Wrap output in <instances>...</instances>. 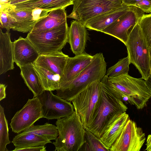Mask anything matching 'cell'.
<instances>
[{
	"label": "cell",
	"mask_w": 151,
	"mask_h": 151,
	"mask_svg": "<svg viewBox=\"0 0 151 151\" xmlns=\"http://www.w3.org/2000/svg\"><path fill=\"white\" fill-rule=\"evenodd\" d=\"M112 92L122 97L127 96L129 103L141 109L147 106V103L151 97V93L142 77H133L128 74L113 77L105 75L101 80Z\"/></svg>",
	"instance_id": "1"
},
{
	"label": "cell",
	"mask_w": 151,
	"mask_h": 151,
	"mask_svg": "<svg viewBox=\"0 0 151 151\" xmlns=\"http://www.w3.org/2000/svg\"><path fill=\"white\" fill-rule=\"evenodd\" d=\"M127 109L121 96L111 91L101 83L96 109L90 125L86 129L100 138L115 116L126 112Z\"/></svg>",
	"instance_id": "2"
},
{
	"label": "cell",
	"mask_w": 151,
	"mask_h": 151,
	"mask_svg": "<svg viewBox=\"0 0 151 151\" xmlns=\"http://www.w3.org/2000/svg\"><path fill=\"white\" fill-rule=\"evenodd\" d=\"M58 135L53 142L55 151H78L85 143V129L77 111L57 119Z\"/></svg>",
	"instance_id": "3"
},
{
	"label": "cell",
	"mask_w": 151,
	"mask_h": 151,
	"mask_svg": "<svg viewBox=\"0 0 151 151\" xmlns=\"http://www.w3.org/2000/svg\"><path fill=\"white\" fill-rule=\"evenodd\" d=\"M91 62L72 82L64 88L56 90V95L69 101L92 83L101 81L106 75V63L103 54L93 55Z\"/></svg>",
	"instance_id": "4"
},
{
	"label": "cell",
	"mask_w": 151,
	"mask_h": 151,
	"mask_svg": "<svg viewBox=\"0 0 151 151\" xmlns=\"http://www.w3.org/2000/svg\"><path fill=\"white\" fill-rule=\"evenodd\" d=\"M130 64L138 70L145 81L150 74L149 49L138 22L130 33L126 45Z\"/></svg>",
	"instance_id": "5"
},
{
	"label": "cell",
	"mask_w": 151,
	"mask_h": 151,
	"mask_svg": "<svg viewBox=\"0 0 151 151\" xmlns=\"http://www.w3.org/2000/svg\"><path fill=\"white\" fill-rule=\"evenodd\" d=\"M68 28L67 22L45 31L29 32L26 37L40 55L50 54L61 51L68 42Z\"/></svg>",
	"instance_id": "6"
},
{
	"label": "cell",
	"mask_w": 151,
	"mask_h": 151,
	"mask_svg": "<svg viewBox=\"0 0 151 151\" xmlns=\"http://www.w3.org/2000/svg\"><path fill=\"white\" fill-rule=\"evenodd\" d=\"M101 81L91 83L71 101L85 129L90 125L97 107L101 91Z\"/></svg>",
	"instance_id": "7"
},
{
	"label": "cell",
	"mask_w": 151,
	"mask_h": 151,
	"mask_svg": "<svg viewBox=\"0 0 151 151\" xmlns=\"http://www.w3.org/2000/svg\"><path fill=\"white\" fill-rule=\"evenodd\" d=\"M73 5V10L67 18L74 19L84 24L98 15L124 4L108 0H76Z\"/></svg>",
	"instance_id": "8"
},
{
	"label": "cell",
	"mask_w": 151,
	"mask_h": 151,
	"mask_svg": "<svg viewBox=\"0 0 151 151\" xmlns=\"http://www.w3.org/2000/svg\"><path fill=\"white\" fill-rule=\"evenodd\" d=\"M41 104L43 118L58 119L69 116L75 111L73 104L52 91L44 90L37 96Z\"/></svg>",
	"instance_id": "9"
},
{
	"label": "cell",
	"mask_w": 151,
	"mask_h": 151,
	"mask_svg": "<svg viewBox=\"0 0 151 151\" xmlns=\"http://www.w3.org/2000/svg\"><path fill=\"white\" fill-rule=\"evenodd\" d=\"M146 140L142 128L130 119L120 135L110 148V151H140Z\"/></svg>",
	"instance_id": "10"
},
{
	"label": "cell",
	"mask_w": 151,
	"mask_h": 151,
	"mask_svg": "<svg viewBox=\"0 0 151 151\" xmlns=\"http://www.w3.org/2000/svg\"><path fill=\"white\" fill-rule=\"evenodd\" d=\"M144 13L139 8L132 6L127 12L101 32L117 38L126 45L130 33Z\"/></svg>",
	"instance_id": "11"
},
{
	"label": "cell",
	"mask_w": 151,
	"mask_h": 151,
	"mask_svg": "<svg viewBox=\"0 0 151 151\" xmlns=\"http://www.w3.org/2000/svg\"><path fill=\"white\" fill-rule=\"evenodd\" d=\"M43 118L41 104L37 97L29 99L26 104L14 114L10 123L12 132L18 134L28 129Z\"/></svg>",
	"instance_id": "12"
},
{
	"label": "cell",
	"mask_w": 151,
	"mask_h": 151,
	"mask_svg": "<svg viewBox=\"0 0 151 151\" xmlns=\"http://www.w3.org/2000/svg\"><path fill=\"white\" fill-rule=\"evenodd\" d=\"M93 55L83 52L67 59L62 77L60 80V89L72 82L92 61Z\"/></svg>",
	"instance_id": "13"
},
{
	"label": "cell",
	"mask_w": 151,
	"mask_h": 151,
	"mask_svg": "<svg viewBox=\"0 0 151 151\" xmlns=\"http://www.w3.org/2000/svg\"><path fill=\"white\" fill-rule=\"evenodd\" d=\"M14 62L19 68L34 64L40 55L37 50L27 38L20 37L13 42Z\"/></svg>",
	"instance_id": "14"
},
{
	"label": "cell",
	"mask_w": 151,
	"mask_h": 151,
	"mask_svg": "<svg viewBox=\"0 0 151 151\" xmlns=\"http://www.w3.org/2000/svg\"><path fill=\"white\" fill-rule=\"evenodd\" d=\"M132 6L124 4L116 9L100 14L91 19L84 24L90 30L101 31L127 12Z\"/></svg>",
	"instance_id": "15"
},
{
	"label": "cell",
	"mask_w": 151,
	"mask_h": 151,
	"mask_svg": "<svg viewBox=\"0 0 151 151\" xmlns=\"http://www.w3.org/2000/svg\"><path fill=\"white\" fill-rule=\"evenodd\" d=\"M86 28L84 24L76 20L71 21L68 28V42L75 55L84 52L88 38Z\"/></svg>",
	"instance_id": "16"
},
{
	"label": "cell",
	"mask_w": 151,
	"mask_h": 151,
	"mask_svg": "<svg viewBox=\"0 0 151 151\" xmlns=\"http://www.w3.org/2000/svg\"><path fill=\"white\" fill-rule=\"evenodd\" d=\"M9 31L4 33L0 29V74L14 68L13 42Z\"/></svg>",
	"instance_id": "17"
},
{
	"label": "cell",
	"mask_w": 151,
	"mask_h": 151,
	"mask_svg": "<svg viewBox=\"0 0 151 151\" xmlns=\"http://www.w3.org/2000/svg\"><path fill=\"white\" fill-rule=\"evenodd\" d=\"M129 119L128 114L125 112L116 114L110 121L100 138L107 147L110 148Z\"/></svg>",
	"instance_id": "18"
},
{
	"label": "cell",
	"mask_w": 151,
	"mask_h": 151,
	"mask_svg": "<svg viewBox=\"0 0 151 151\" xmlns=\"http://www.w3.org/2000/svg\"><path fill=\"white\" fill-rule=\"evenodd\" d=\"M68 57L61 51L40 55L35 64L59 75L61 78Z\"/></svg>",
	"instance_id": "19"
},
{
	"label": "cell",
	"mask_w": 151,
	"mask_h": 151,
	"mask_svg": "<svg viewBox=\"0 0 151 151\" xmlns=\"http://www.w3.org/2000/svg\"><path fill=\"white\" fill-rule=\"evenodd\" d=\"M6 7L11 18L13 30L26 33L32 29L37 22L33 20L32 10L15 9L9 3Z\"/></svg>",
	"instance_id": "20"
},
{
	"label": "cell",
	"mask_w": 151,
	"mask_h": 151,
	"mask_svg": "<svg viewBox=\"0 0 151 151\" xmlns=\"http://www.w3.org/2000/svg\"><path fill=\"white\" fill-rule=\"evenodd\" d=\"M67 16L65 8L53 10L38 21L29 32H41L62 25L67 22Z\"/></svg>",
	"instance_id": "21"
},
{
	"label": "cell",
	"mask_w": 151,
	"mask_h": 151,
	"mask_svg": "<svg viewBox=\"0 0 151 151\" xmlns=\"http://www.w3.org/2000/svg\"><path fill=\"white\" fill-rule=\"evenodd\" d=\"M71 0H29L12 5L17 10H32L36 8L52 10L73 5Z\"/></svg>",
	"instance_id": "22"
},
{
	"label": "cell",
	"mask_w": 151,
	"mask_h": 151,
	"mask_svg": "<svg viewBox=\"0 0 151 151\" xmlns=\"http://www.w3.org/2000/svg\"><path fill=\"white\" fill-rule=\"evenodd\" d=\"M20 75L24 82L36 97L43 91L39 76L35 68L34 64L25 65L20 68Z\"/></svg>",
	"instance_id": "23"
},
{
	"label": "cell",
	"mask_w": 151,
	"mask_h": 151,
	"mask_svg": "<svg viewBox=\"0 0 151 151\" xmlns=\"http://www.w3.org/2000/svg\"><path fill=\"white\" fill-rule=\"evenodd\" d=\"M15 149L34 146H44L52 142L44 137L32 133H19L13 139Z\"/></svg>",
	"instance_id": "24"
},
{
	"label": "cell",
	"mask_w": 151,
	"mask_h": 151,
	"mask_svg": "<svg viewBox=\"0 0 151 151\" xmlns=\"http://www.w3.org/2000/svg\"><path fill=\"white\" fill-rule=\"evenodd\" d=\"M34 65L39 76L44 90L52 91L60 89L61 77L59 75L35 64Z\"/></svg>",
	"instance_id": "25"
},
{
	"label": "cell",
	"mask_w": 151,
	"mask_h": 151,
	"mask_svg": "<svg viewBox=\"0 0 151 151\" xmlns=\"http://www.w3.org/2000/svg\"><path fill=\"white\" fill-rule=\"evenodd\" d=\"M22 134L32 133L41 136L49 140H55L58 135L57 126L48 123L42 125H32Z\"/></svg>",
	"instance_id": "26"
},
{
	"label": "cell",
	"mask_w": 151,
	"mask_h": 151,
	"mask_svg": "<svg viewBox=\"0 0 151 151\" xmlns=\"http://www.w3.org/2000/svg\"><path fill=\"white\" fill-rule=\"evenodd\" d=\"M85 143L79 151H110L100 139L85 129Z\"/></svg>",
	"instance_id": "27"
},
{
	"label": "cell",
	"mask_w": 151,
	"mask_h": 151,
	"mask_svg": "<svg viewBox=\"0 0 151 151\" xmlns=\"http://www.w3.org/2000/svg\"><path fill=\"white\" fill-rule=\"evenodd\" d=\"M9 134L8 123L4 108L0 105V151H6L7 145L10 143Z\"/></svg>",
	"instance_id": "28"
},
{
	"label": "cell",
	"mask_w": 151,
	"mask_h": 151,
	"mask_svg": "<svg viewBox=\"0 0 151 151\" xmlns=\"http://www.w3.org/2000/svg\"><path fill=\"white\" fill-rule=\"evenodd\" d=\"M128 56L121 59L114 65L109 68L106 75L109 77H113L128 74L130 64Z\"/></svg>",
	"instance_id": "29"
},
{
	"label": "cell",
	"mask_w": 151,
	"mask_h": 151,
	"mask_svg": "<svg viewBox=\"0 0 151 151\" xmlns=\"http://www.w3.org/2000/svg\"><path fill=\"white\" fill-rule=\"evenodd\" d=\"M138 23L149 49L151 47V13L144 14L139 19Z\"/></svg>",
	"instance_id": "30"
},
{
	"label": "cell",
	"mask_w": 151,
	"mask_h": 151,
	"mask_svg": "<svg viewBox=\"0 0 151 151\" xmlns=\"http://www.w3.org/2000/svg\"><path fill=\"white\" fill-rule=\"evenodd\" d=\"M7 4H0V27L1 29H5L6 30L10 31L11 29H13V27L7 10Z\"/></svg>",
	"instance_id": "31"
},
{
	"label": "cell",
	"mask_w": 151,
	"mask_h": 151,
	"mask_svg": "<svg viewBox=\"0 0 151 151\" xmlns=\"http://www.w3.org/2000/svg\"><path fill=\"white\" fill-rule=\"evenodd\" d=\"M51 11L40 8H35L32 10L33 20L37 22L45 17L48 14V13Z\"/></svg>",
	"instance_id": "32"
},
{
	"label": "cell",
	"mask_w": 151,
	"mask_h": 151,
	"mask_svg": "<svg viewBox=\"0 0 151 151\" xmlns=\"http://www.w3.org/2000/svg\"><path fill=\"white\" fill-rule=\"evenodd\" d=\"M133 6L139 8L144 12H151V0H142Z\"/></svg>",
	"instance_id": "33"
},
{
	"label": "cell",
	"mask_w": 151,
	"mask_h": 151,
	"mask_svg": "<svg viewBox=\"0 0 151 151\" xmlns=\"http://www.w3.org/2000/svg\"><path fill=\"white\" fill-rule=\"evenodd\" d=\"M44 146H34L15 149L13 151H46Z\"/></svg>",
	"instance_id": "34"
},
{
	"label": "cell",
	"mask_w": 151,
	"mask_h": 151,
	"mask_svg": "<svg viewBox=\"0 0 151 151\" xmlns=\"http://www.w3.org/2000/svg\"><path fill=\"white\" fill-rule=\"evenodd\" d=\"M7 86L3 84H0V101L6 97V89Z\"/></svg>",
	"instance_id": "35"
},
{
	"label": "cell",
	"mask_w": 151,
	"mask_h": 151,
	"mask_svg": "<svg viewBox=\"0 0 151 151\" xmlns=\"http://www.w3.org/2000/svg\"><path fill=\"white\" fill-rule=\"evenodd\" d=\"M142 0H121L123 4L128 6H133Z\"/></svg>",
	"instance_id": "36"
},
{
	"label": "cell",
	"mask_w": 151,
	"mask_h": 151,
	"mask_svg": "<svg viewBox=\"0 0 151 151\" xmlns=\"http://www.w3.org/2000/svg\"><path fill=\"white\" fill-rule=\"evenodd\" d=\"M146 148L147 151H151V134L148 135L146 141Z\"/></svg>",
	"instance_id": "37"
},
{
	"label": "cell",
	"mask_w": 151,
	"mask_h": 151,
	"mask_svg": "<svg viewBox=\"0 0 151 151\" xmlns=\"http://www.w3.org/2000/svg\"><path fill=\"white\" fill-rule=\"evenodd\" d=\"M29 0H9V4L14 5L20 3L24 2Z\"/></svg>",
	"instance_id": "38"
},
{
	"label": "cell",
	"mask_w": 151,
	"mask_h": 151,
	"mask_svg": "<svg viewBox=\"0 0 151 151\" xmlns=\"http://www.w3.org/2000/svg\"><path fill=\"white\" fill-rule=\"evenodd\" d=\"M151 93V73L148 78L145 81Z\"/></svg>",
	"instance_id": "39"
},
{
	"label": "cell",
	"mask_w": 151,
	"mask_h": 151,
	"mask_svg": "<svg viewBox=\"0 0 151 151\" xmlns=\"http://www.w3.org/2000/svg\"><path fill=\"white\" fill-rule=\"evenodd\" d=\"M149 51L150 65V73H151V47L149 49Z\"/></svg>",
	"instance_id": "40"
},
{
	"label": "cell",
	"mask_w": 151,
	"mask_h": 151,
	"mask_svg": "<svg viewBox=\"0 0 151 151\" xmlns=\"http://www.w3.org/2000/svg\"><path fill=\"white\" fill-rule=\"evenodd\" d=\"M111 2L119 4H123L122 3L121 0H108Z\"/></svg>",
	"instance_id": "41"
},
{
	"label": "cell",
	"mask_w": 151,
	"mask_h": 151,
	"mask_svg": "<svg viewBox=\"0 0 151 151\" xmlns=\"http://www.w3.org/2000/svg\"><path fill=\"white\" fill-rule=\"evenodd\" d=\"M9 2V0H0V4H4Z\"/></svg>",
	"instance_id": "42"
},
{
	"label": "cell",
	"mask_w": 151,
	"mask_h": 151,
	"mask_svg": "<svg viewBox=\"0 0 151 151\" xmlns=\"http://www.w3.org/2000/svg\"><path fill=\"white\" fill-rule=\"evenodd\" d=\"M71 0L74 2L76 0Z\"/></svg>",
	"instance_id": "43"
}]
</instances>
